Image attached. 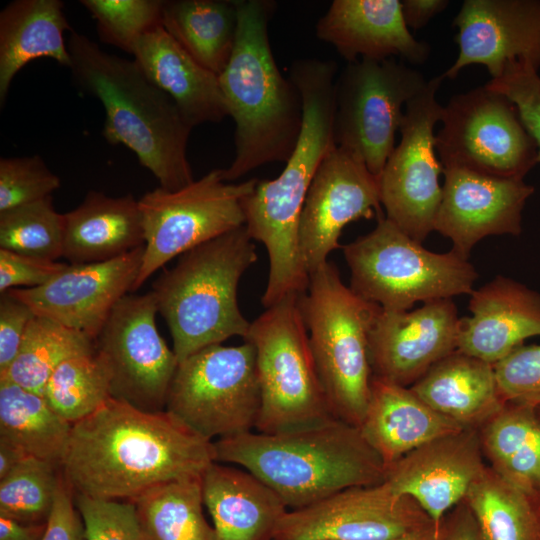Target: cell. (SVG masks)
Returning <instances> with one entry per match:
<instances>
[{
	"instance_id": "1",
	"label": "cell",
	"mask_w": 540,
	"mask_h": 540,
	"mask_svg": "<svg viewBox=\"0 0 540 540\" xmlns=\"http://www.w3.org/2000/svg\"><path fill=\"white\" fill-rule=\"evenodd\" d=\"M215 462L213 441L167 410L148 412L109 398L72 426L61 473L73 494L133 500Z\"/></svg>"
},
{
	"instance_id": "2",
	"label": "cell",
	"mask_w": 540,
	"mask_h": 540,
	"mask_svg": "<svg viewBox=\"0 0 540 540\" xmlns=\"http://www.w3.org/2000/svg\"><path fill=\"white\" fill-rule=\"evenodd\" d=\"M337 63L305 58L295 60L288 77L303 102V123L293 153L280 175L258 180L243 200L245 226L269 257L265 295L271 300L304 291L309 275L299 247V221L312 180L334 141V91Z\"/></svg>"
},
{
	"instance_id": "3",
	"label": "cell",
	"mask_w": 540,
	"mask_h": 540,
	"mask_svg": "<svg viewBox=\"0 0 540 540\" xmlns=\"http://www.w3.org/2000/svg\"><path fill=\"white\" fill-rule=\"evenodd\" d=\"M215 461L249 471L294 510L350 487L384 482L386 467L359 427L337 417L277 433L213 441Z\"/></svg>"
},
{
	"instance_id": "4",
	"label": "cell",
	"mask_w": 540,
	"mask_h": 540,
	"mask_svg": "<svg viewBox=\"0 0 540 540\" xmlns=\"http://www.w3.org/2000/svg\"><path fill=\"white\" fill-rule=\"evenodd\" d=\"M238 29L231 58L218 76L229 116L235 123L234 159L221 169L235 181L273 162H286L303 123L300 92L284 77L272 53L268 24L275 3L236 0Z\"/></svg>"
},
{
	"instance_id": "5",
	"label": "cell",
	"mask_w": 540,
	"mask_h": 540,
	"mask_svg": "<svg viewBox=\"0 0 540 540\" xmlns=\"http://www.w3.org/2000/svg\"><path fill=\"white\" fill-rule=\"evenodd\" d=\"M67 46L75 83L104 107L105 139L133 151L163 189L194 182L187 158L193 127L171 98L134 60L107 53L87 36L72 31Z\"/></svg>"
},
{
	"instance_id": "6",
	"label": "cell",
	"mask_w": 540,
	"mask_h": 540,
	"mask_svg": "<svg viewBox=\"0 0 540 540\" xmlns=\"http://www.w3.org/2000/svg\"><path fill=\"white\" fill-rule=\"evenodd\" d=\"M256 260L243 225L183 253L153 282L151 292L178 362L230 337L245 338L250 322L238 306L237 289Z\"/></svg>"
},
{
	"instance_id": "7",
	"label": "cell",
	"mask_w": 540,
	"mask_h": 540,
	"mask_svg": "<svg viewBox=\"0 0 540 540\" xmlns=\"http://www.w3.org/2000/svg\"><path fill=\"white\" fill-rule=\"evenodd\" d=\"M299 307L330 409L359 427L373 378L369 334L380 306L346 286L336 266L327 262L309 275Z\"/></svg>"
},
{
	"instance_id": "8",
	"label": "cell",
	"mask_w": 540,
	"mask_h": 540,
	"mask_svg": "<svg viewBox=\"0 0 540 540\" xmlns=\"http://www.w3.org/2000/svg\"><path fill=\"white\" fill-rule=\"evenodd\" d=\"M350 288L385 310L408 311L419 301L471 294L478 274L456 254L425 249L386 217L343 247Z\"/></svg>"
},
{
	"instance_id": "9",
	"label": "cell",
	"mask_w": 540,
	"mask_h": 540,
	"mask_svg": "<svg viewBox=\"0 0 540 540\" xmlns=\"http://www.w3.org/2000/svg\"><path fill=\"white\" fill-rule=\"evenodd\" d=\"M301 294H288L267 307L244 338L256 352L261 392L257 432L277 433L335 417L310 348Z\"/></svg>"
},
{
	"instance_id": "10",
	"label": "cell",
	"mask_w": 540,
	"mask_h": 540,
	"mask_svg": "<svg viewBox=\"0 0 540 540\" xmlns=\"http://www.w3.org/2000/svg\"><path fill=\"white\" fill-rule=\"evenodd\" d=\"M261 392L254 346L215 344L179 362L166 410L210 441L256 428Z\"/></svg>"
},
{
	"instance_id": "11",
	"label": "cell",
	"mask_w": 540,
	"mask_h": 540,
	"mask_svg": "<svg viewBox=\"0 0 540 540\" xmlns=\"http://www.w3.org/2000/svg\"><path fill=\"white\" fill-rule=\"evenodd\" d=\"M257 181L227 182L214 169L179 190L158 187L143 195L145 248L133 291L172 258L245 225L243 200Z\"/></svg>"
},
{
	"instance_id": "12",
	"label": "cell",
	"mask_w": 540,
	"mask_h": 540,
	"mask_svg": "<svg viewBox=\"0 0 540 540\" xmlns=\"http://www.w3.org/2000/svg\"><path fill=\"white\" fill-rule=\"evenodd\" d=\"M428 80L395 58L347 63L335 80L334 141L379 177L395 148L406 104Z\"/></svg>"
},
{
	"instance_id": "13",
	"label": "cell",
	"mask_w": 540,
	"mask_h": 540,
	"mask_svg": "<svg viewBox=\"0 0 540 540\" xmlns=\"http://www.w3.org/2000/svg\"><path fill=\"white\" fill-rule=\"evenodd\" d=\"M435 149L443 166L524 179L539 163L538 147L516 105L486 84L443 106Z\"/></svg>"
},
{
	"instance_id": "14",
	"label": "cell",
	"mask_w": 540,
	"mask_h": 540,
	"mask_svg": "<svg viewBox=\"0 0 540 540\" xmlns=\"http://www.w3.org/2000/svg\"><path fill=\"white\" fill-rule=\"evenodd\" d=\"M442 81L440 76L428 80L406 104L400 142L379 176L386 218L419 243L434 231L442 196L443 166L436 153L434 132L443 110L436 99Z\"/></svg>"
},
{
	"instance_id": "15",
	"label": "cell",
	"mask_w": 540,
	"mask_h": 540,
	"mask_svg": "<svg viewBox=\"0 0 540 540\" xmlns=\"http://www.w3.org/2000/svg\"><path fill=\"white\" fill-rule=\"evenodd\" d=\"M152 292L127 294L95 339L111 378V397L148 412L166 410L178 359L159 334Z\"/></svg>"
},
{
	"instance_id": "16",
	"label": "cell",
	"mask_w": 540,
	"mask_h": 540,
	"mask_svg": "<svg viewBox=\"0 0 540 540\" xmlns=\"http://www.w3.org/2000/svg\"><path fill=\"white\" fill-rule=\"evenodd\" d=\"M431 526L435 524L414 499L382 482L288 510L273 540H394Z\"/></svg>"
},
{
	"instance_id": "17",
	"label": "cell",
	"mask_w": 540,
	"mask_h": 540,
	"mask_svg": "<svg viewBox=\"0 0 540 540\" xmlns=\"http://www.w3.org/2000/svg\"><path fill=\"white\" fill-rule=\"evenodd\" d=\"M379 177L352 152L335 146L321 162L307 192L299 221V247L308 275L340 248L343 228L381 215Z\"/></svg>"
},
{
	"instance_id": "18",
	"label": "cell",
	"mask_w": 540,
	"mask_h": 540,
	"mask_svg": "<svg viewBox=\"0 0 540 540\" xmlns=\"http://www.w3.org/2000/svg\"><path fill=\"white\" fill-rule=\"evenodd\" d=\"M458 55L441 79L479 64L491 79L521 66L540 69V0H465L454 18Z\"/></svg>"
},
{
	"instance_id": "19",
	"label": "cell",
	"mask_w": 540,
	"mask_h": 540,
	"mask_svg": "<svg viewBox=\"0 0 540 540\" xmlns=\"http://www.w3.org/2000/svg\"><path fill=\"white\" fill-rule=\"evenodd\" d=\"M145 245L98 263L67 264L47 283L9 290L35 315L96 339L116 304L133 292Z\"/></svg>"
},
{
	"instance_id": "20",
	"label": "cell",
	"mask_w": 540,
	"mask_h": 540,
	"mask_svg": "<svg viewBox=\"0 0 540 540\" xmlns=\"http://www.w3.org/2000/svg\"><path fill=\"white\" fill-rule=\"evenodd\" d=\"M460 318L452 299L425 302L412 311L380 307L369 334L373 377L412 386L457 350Z\"/></svg>"
},
{
	"instance_id": "21",
	"label": "cell",
	"mask_w": 540,
	"mask_h": 540,
	"mask_svg": "<svg viewBox=\"0 0 540 540\" xmlns=\"http://www.w3.org/2000/svg\"><path fill=\"white\" fill-rule=\"evenodd\" d=\"M443 175L434 230L451 240V250L460 257L468 259L485 237L521 233L522 211L534 193L532 185L459 167L443 168Z\"/></svg>"
},
{
	"instance_id": "22",
	"label": "cell",
	"mask_w": 540,
	"mask_h": 540,
	"mask_svg": "<svg viewBox=\"0 0 540 540\" xmlns=\"http://www.w3.org/2000/svg\"><path fill=\"white\" fill-rule=\"evenodd\" d=\"M479 429L437 437L387 467L384 482L414 499L437 528L485 467Z\"/></svg>"
},
{
	"instance_id": "23",
	"label": "cell",
	"mask_w": 540,
	"mask_h": 540,
	"mask_svg": "<svg viewBox=\"0 0 540 540\" xmlns=\"http://www.w3.org/2000/svg\"><path fill=\"white\" fill-rule=\"evenodd\" d=\"M315 33L347 63L399 57L422 64L430 55V46L407 27L400 0H334Z\"/></svg>"
},
{
	"instance_id": "24",
	"label": "cell",
	"mask_w": 540,
	"mask_h": 540,
	"mask_svg": "<svg viewBox=\"0 0 540 540\" xmlns=\"http://www.w3.org/2000/svg\"><path fill=\"white\" fill-rule=\"evenodd\" d=\"M469 310L460 319L457 350L492 365L540 335V294L510 278L473 290Z\"/></svg>"
},
{
	"instance_id": "25",
	"label": "cell",
	"mask_w": 540,
	"mask_h": 540,
	"mask_svg": "<svg viewBox=\"0 0 540 540\" xmlns=\"http://www.w3.org/2000/svg\"><path fill=\"white\" fill-rule=\"evenodd\" d=\"M131 55L192 127L229 116L218 75L194 60L161 25L144 34Z\"/></svg>"
},
{
	"instance_id": "26",
	"label": "cell",
	"mask_w": 540,
	"mask_h": 540,
	"mask_svg": "<svg viewBox=\"0 0 540 540\" xmlns=\"http://www.w3.org/2000/svg\"><path fill=\"white\" fill-rule=\"evenodd\" d=\"M359 429L387 469L417 447L465 427L432 409L410 387L373 377Z\"/></svg>"
},
{
	"instance_id": "27",
	"label": "cell",
	"mask_w": 540,
	"mask_h": 540,
	"mask_svg": "<svg viewBox=\"0 0 540 540\" xmlns=\"http://www.w3.org/2000/svg\"><path fill=\"white\" fill-rule=\"evenodd\" d=\"M202 496L216 540H273L288 511L281 498L255 475L216 461L202 474Z\"/></svg>"
},
{
	"instance_id": "28",
	"label": "cell",
	"mask_w": 540,
	"mask_h": 540,
	"mask_svg": "<svg viewBox=\"0 0 540 540\" xmlns=\"http://www.w3.org/2000/svg\"><path fill=\"white\" fill-rule=\"evenodd\" d=\"M65 215L63 256L70 264L105 262L145 245L139 202L89 191Z\"/></svg>"
},
{
	"instance_id": "29",
	"label": "cell",
	"mask_w": 540,
	"mask_h": 540,
	"mask_svg": "<svg viewBox=\"0 0 540 540\" xmlns=\"http://www.w3.org/2000/svg\"><path fill=\"white\" fill-rule=\"evenodd\" d=\"M410 388L432 409L465 428L479 429L505 404L493 365L458 350L432 366Z\"/></svg>"
},
{
	"instance_id": "30",
	"label": "cell",
	"mask_w": 540,
	"mask_h": 540,
	"mask_svg": "<svg viewBox=\"0 0 540 540\" xmlns=\"http://www.w3.org/2000/svg\"><path fill=\"white\" fill-rule=\"evenodd\" d=\"M60 0H15L0 12V103L29 62L52 58L70 68L64 33L71 30Z\"/></svg>"
},
{
	"instance_id": "31",
	"label": "cell",
	"mask_w": 540,
	"mask_h": 540,
	"mask_svg": "<svg viewBox=\"0 0 540 540\" xmlns=\"http://www.w3.org/2000/svg\"><path fill=\"white\" fill-rule=\"evenodd\" d=\"M161 26L194 60L219 76L235 46L236 0L164 1Z\"/></svg>"
},
{
	"instance_id": "32",
	"label": "cell",
	"mask_w": 540,
	"mask_h": 540,
	"mask_svg": "<svg viewBox=\"0 0 540 540\" xmlns=\"http://www.w3.org/2000/svg\"><path fill=\"white\" fill-rule=\"evenodd\" d=\"M464 501L484 540H540V493L504 478L489 465Z\"/></svg>"
},
{
	"instance_id": "33",
	"label": "cell",
	"mask_w": 540,
	"mask_h": 540,
	"mask_svg": "<svg viewBox=\"0 0 540 540\" xmlns=\"http://www.w3.org/2000/svg\"><path fill=\"white\" fill-rule=\"evenodd\" d=\"M479 435L492 469L540 493V418L534 406L506 402Z\"/></svg>"
},
{
	"instance_id": "34",
	"label": "cell",
	"mask_w": 540,
	"mask_h": 540,
	"mask_svg": "<svg viewBox=\"0 0 540 540\" xmlns=\"http://www.w3.org/2000/svg\"><path fill=\"white\" fill-rule=\"evenodd\" d=\"M72 426L43 395L0 379V437L19 446L28 456L61 468Z\"/></svg>"
},
{
	"instance_id": "35",
	"label": "cell",
	"mask_w": 540,
	"mask_h": 540,
	"mask_svg": "<svg viewBox=\"0 0 540 540\" xmlns=\"http://www.w3.org/2000/svg\"><path fill=\"white\" fill-rule=\"evenodd\" d=\"M130 501L146 540H216L203 515L202 475L160 483Z\"/></svg>"
},
{
	"instance_id": "36",
	"label": "cell",
	"mask_w": 540,
	"mask_h": 540,
	"mask_svg": "<svg viewBox=\"0 0 540 540\" xmlns=\"http://www.w3.org/2000/svg\"><path fill=\"white\" fill-rule=\"evenodd\" d=\"M95 351V340L88 335L35 315L16 358L0 379L42 395L46 382L61 363Z\"/></svg>"
},
{
	"instance_id": "37",
	"label": "cell",
	"mask_w": 540,
	"mask_h": 540,
	"mask_svg": "<svg viewBox=\"0 0 540 540\" xmlns=\"http://www.w3.org/2000/svg\"><path fill=\"white\" fill-rule=\"evenodd\" d=\"M42 395L59 416L73 425L111 398L109 370L96 351L72 357L54 370Z\"/></svg>"
},
{
	"instance_id": "38",
	"label": "cell",
	"mask_w": 540,
	"mask_h": 540,
	"mask_svg": "<svg viewBox=\"0 0 540 540\" xmlns=\"http://www.w3.org/2000/svg\"><path fill=\"white\" fill-rule=\"evenodd\" d=\"M65 215L52 195L0 212V248L56 261L63 256Z\"/></svg>"
},
{
	"instance_id": "39",
	"label": "cell",
	"mask_w": 540,
	"mask_h": 540,
	"mask_svg": "<svg viewBox=\"0 0 540 540\" xmlns=\"http://www.w3.org/2000/svg\"><path fill=\"white\" fill-rule=\"evenodd\" d=\"M61 469L28 456L0 479V516L24 523H46L53 504Z\"/></svg>"
},
{
	"instance_id": "40",
	"label": "cell",
	"mask_w": 540,
	"mask_h": 540,
	"mask_svg": "<svg viewBox=\"0 0 540 540\" xmlns=\"http://www.w3.org/2000/svg\"><path fill=\"white\" fill-rule=\"evenodd\" d=\"M163 0H81L96 21L99 38L129 54L138 40L161 25Z\"/></svg>"
},
{
	"instance_id": "41",
	"label": "cell",
	"mask_w": 540,
	"mask_h": 540,
	"mask_svg": "<svg viewBox=\"0 0 540 540\" xmlns=\"http://www.w3.org/2000/svg\"><path fill=\"white\" fill-rule=\"evenodd\" d=\"M60 179L38 156L0 159V212L51 196Z\"/></svg>"
},
{
	"instance_id": "42",
	"label": "cell",
	"mask_w": 540,
	"mask_h": 540,
	"mask_svg": "<svg viewBox=\"0 0 540 540\" xmlns=\"http://www.w3.org/2000/svg\"><path fill=\"white\" fill-rule=\"evenodd\" d=\"M73 496L86 540H146L132 501Z\"/></svg>"
},
{
	"instance_id": "43",
	"label": "cell",
	"mask_w": 540,
	"mask_h": 540,
	"mask_svg": "<svg viewBox=\"0 0 540 540\" xmlns=\"http://www.w3.org/2000/svg\"><path fill=\"white\" fill-rule=\"evenodd\" d=\"M493 367L505 403H540V345H520Z\"/></svg>"
},
{
	"instance_id": "44",
	"label": "cell",
	"mask_w": 540,
	"mask_h": 540,
	"mask_svg": "<svg viewBox=\"0 0 540 540\" xmlns=\"http://www.w3.org/2000/svg\"><path fill=\"white\" fill-rule=\"evenodd\" d=\"M486 85L506 95L517 107L526 129L538 147L540 163V76L526 67L508 69L501 77L490 79Z\"/></svg>"
},
{
	"instance_id": "45",
	"label": "cell",
	"mask_w": 540,
	"mask_h": 540,
	"mask_svg": "<svg viewBox=\"0 0 540 540\" xmlns=\"http://www.w3.org/2000/svg\"><path fill=\"white\" fill-rule=\"evenodd\" d=\"M66 263L37 258L0 248V292L13 287H39L65 267Z\"/></svg>"
},
{
	"instance_id": "46",
	"label": "cell",
	"mask_w": 540,
	"mask_h": 540,
	"mask_svg": "<svg viewBox=\"0 0 540 540\" xmlns=\"http://www.w3.org/2000/svg\"><path fill=\"white\" fill-rule=\"evenodd\" d=\"M33 310L10 291L0 297V375L4 374L16 358Z\"/></svg>"
},
{
	"instance_id": "47",
	"label": "cell",
	"mask_w": 540,
	"mask_h": 540,
	"mask_svg": "<svg viewBox=\"0 0 540 540\" xmlns=\"http://www.w3.org/2000/svg\"><path fill=\"white\" fill-rule=\"evenodd\" d=\"M42 540H86L84 525L76 508L73 492L62 473Z\"/></svg>"
},
{
	"instance_id": "48",
	"label": "cell",
	"mask_w": 540,
	"mask_h": 540,
	"mask_svg": "<svg viewBox=\"0 0 540 540\" xmlns=\"http://www.w3.org/2000/svg\"><path fill=\"white\" fill-rule=\"evenodd\" d=\"M438 540H484L475 517L464 500L443 517Z\"/></svg>"
},
{
	"instance_id": "49",
	"label": "cell",
	"mask_w": 540,
	"mask_h": 540,
	"mask_svg": "<svg viewBox=\"0 0 540 540\" xmlns=\"http://www.w3.org/2000/svg\"><path fill=\"white\" fill-rule=\"evenodd\" d=\"M449 5L447 0H402V15L409 29L420 30Z\"/></svg>"
},
{
	"instance_id": "50",
	"label": "cell",
	"mask_w": 540,
	"mask_h": 540,
	"mask_svg": "<svg viewBox=\"0 0 540 540\" xmlns=\"http://www.w3.org/2000/svg\"><path fill=\"white\" fill-rule=\"evenodd\" d=\"M46 523H24L0 516V540H42Z\"/></svg>"
},
{
	"instance_id": "51",
	"label": "cell",
	"mask_w": 540,
	"mask_h": 540,
	"mask_svg": "<svg viewBox=\"0 0 540 540\" xmlns=\"http://www.w3.org/2000/svg\"><path fill=\"white\" fill-rule=\"evenodd\" d=\"M28 455L13 442L0 437V479L14 470Z\"/></svg>"
},
{
	"instance_id": "52",
	"label": "cell",
	"mask_w": 540,
	"mask_h": 540,
	"mask_svg": "<svg viewBox=\"0 0 540 540\" xmlns=\"http://www.w3.org/2000/svg\"><path fill=\"white\" fill-rule=\"evenodd\" d=\"M438 536L439 529L436 526H431L394 540H438Z\"/></svg>"
},
{
	"instance_id": "53",
	"label": "cell",
	"mask_w": 540,
	"mask_h": 540,
	"mask_svg": "<svg viewBox=\"0 0 540 540\" xmlns=\"http://www.w3.org/2000/svg\"><path fill=\"white\" fill-rule=\"evenodd\" d=\"M535 410H536L537 415L540 418V403L535 406Z\"/></svg>"
}]
</instances>
